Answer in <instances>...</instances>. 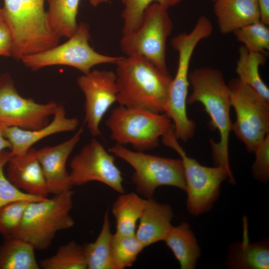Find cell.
<instances>
[{"label": "cell", "instance_id": "cell-27", "mask_svg": "<svg viewBox=\"0 0 269 269\" xmlns=\"http://www.w3.org/2000/svg\"><path fill=\"white\" fill-rule=\"evenodd\" d=\"M43 269H87L83 246L74 241L62 245L53 256L41 260Z\"/></svg>", "mask_w": 269, "mask_h": 269}, {"label": "cell", "instance_id": "cell-22", "mask_svg": "<svg viewBox=\"0 0 269 269\" xmlns=\"http://www.w3.org/2000/svg\"><path fill=\"white\" fill-rule=\"evenodd\" d=\"M108 210L105 212L100 233L95 242L83 245L88 269H122L112 256L111 230Z\"/></svg>", "mask_w": 269, "mask_h": 269}, {"label": "cell", "instance_id": "cell-11", "mask_svg": "<svg viewBox=\"0 0 269 269\" xmlns=\"http://www.w3.org/2000/svg\"><path fill=\"white\" fill-rule=\"evenodd\" d=\"M89 27L80 22L77 31L63 44L48 50L23 57L24 65L33 71L52 65H65L77 69L86 74L95 65L116 64L123 57L102 54L95 51L89 45Z\"/></svg>", "mask_w": 269, "mask_h": 269}, {"label": "cell", "instance_id": "cell-29", "mask_svg": "<svg viewBox=\"0 0 269 269\" xmlns=\"http://www.w3.org/2000/svg\"><path fill=\"white\" fill-rule=\"evenodd\" d=\"M260 20L233 31L238 41L250 52H260L265 55L269 50V28Z\"/></svg>", "mask_w": 269, "mask_h": 269}, {"label": "cell", "instance_id": "cell-6", "mask_svg": "<svg viewBox=\"0 0 269 269\" xmlns=\"http://www.w3.org/2000/svg\"><path fill=\"white\" fill-rule=\"evenodd\" d=\"M163 143L176 151L181 157L184 172L188 212L198 216L208 212L218 199L222 183L227 178L231 184L235 181L233 174L224 167L202 165L188 156L176 137L174 128L161 137Z\"/></svg>", "mask_w": 269, "mask_h": 269}, {"label": "cell", "instance_id": "cell-13", "mask_svg": "<svg viewBox=\"0 0 269 269\" xmlns=\"http://www.w3.org/2000/svg\"><path fill=\"white\" fill-rule=\"evenodd\" d=\"M70 168L73 186L96 181L120 194L125 193L122 173L115 164L114 157L96 139H92L73 157Z\"/></svg>", "mask_w": 269, "mask_h": 269}, {"label": "cell", "instance_id": "cell-24", "mask_svg": "<svg viewBox=\"0 0 269 269\" xmlns=\"http://www.w3.org/2000/svg\"><path fill=\"white\" fill-rule=\"evenodd\" d=\"M146 202L134 192L122 193L115 201L112 212L116 221V233L124 235L135 234L136 226Z\"/></svg>", "mask_w": 269, "mask_h": 269}, {"label": "cell", "instance_id": "cell-35", "mask_svg": "<svg viewBox=\"0 0 269 269\" xmlns=\"http://www.w3.org/2000/svg\"><path fill=\"white\" fill-rule=\"evenodd\" d=\"M260 12V21L269 25V0H257Z\"/></svg>", "mask_w": 269, "mask_h": 269}, {"label": "cell", "instance_id": "cell-32", "mask_svg": "<svg viewBox=\"0 0 269 269\" xmlns=\"http://www.w3.org/2000/svg\"><path fill=\"white\" fill-rule=\"evenodd\" d=\"M11 156L10 151L4 149L0 152V208L7 203L16 200L38 201L46 198L25 193L9 181L4 174V167Z\"/></svg>", "mask_w": 269, "mask_h": 269}, {"label": "cell", "instance_id": "cell-33", "mask_svg": "<svg viewBox=\"0 0 269 269\" xmlns=\"http://www.w3.org/2000/svg\"><path fill=\"white\" fill-rule=\"evenodd\" d=\"M255 160L252 167L255 179L261 183H267L269 179V134L256 148Z\"/></svg>", "mask_w": 269, "mask_h": 269}, {"label": "cell", "instance_id": "cell-16", "mask_svg": "<svg viewBox=\"0 0 269 269\" xmlns=\"http://www.w3.org/2000/svg\"><path fill=\"white\" fill-rule=\"evenodd\" d=\"M36 151L37 149L31 147L23 155L11 156L7 163L6 177L24 192L47 197L49 194L47 184Z\"/></svg>", "mask_w": 269, "mask_h": 269}, {"label": "cell", "instance_id": "cell-17", "mask_svg": "<svg viewBox=\"0 0 269 269\" xmlns=\"http://www.w3.org/2000/svg\"><path fill=\"white\" fill-rule=\"evenodd\" d=\"M53 116L50 123L37 130H25L16 127L3 129V135L10 143L11 156L23 155L44 137L56 133L74 131L79 124L77 118L66 117L65 109L62 105H58Z\"/></svg>", "mask_w": 269, "mask_h": 269}, {"label": "cell", "instance_id": "cell-7", "mask_svg": "<svg viewBox=\"0 0 269 269\" xmlns=\"http://www.w3.org/2000/svg\"><path fill=\"white\" fill-rule=\"evenodd\" d=\"M172 122L164 113L119 105L106 124L116 144H130L136 151L143 152L159 145V138L174 128Z\"/></svg>", "mask_w": 269, "mask_h": 269}, {"label": "cell", "instance_id": "cell-8", "mask_svg": "<svg viewBox=\"0 0 269 269\" xmlns=\"http://www.w3.org/2000/svg\"><path fill=\"white\" fill-rule=\"evenodd\" d=\"M173 28L168 8L153 2L144 10L139 26L123 34L120 41L121 51L126 56H143L161 72L170 75L166 63V49Z\"/></svg>", "mask_w": 269, "mask_h": 269}, {"label": "cell", "instance_id": "cell-36", "mask_svg": "<svg viewBox=\"0 0 269 269\" xmlns=\"http://www.w3.org/2000/svg\"><path fill=\"white\" fill-rule=\"evenodd\" d=\"M3 129L0 127V152L6 148H10L11 147L10 142L3 135Z\"/></svg>", "mask_w": 269, "mask_h": 269}, {"label": "cell", "instance_id": "cell-18", "mask_svg": "<svg viewBox=\"0 0 269 269\" xmlns=\"http://www.w3.org/2000/svg\"><path fill=\"white\" fill-rule=\"evenodd\" d=\"M173 217L170 205L159 203L153 197L146 199L135 235L145 247L164 241L172 227Z\"/></svg>", "mask_w": 269, "mask_h": 269}, {"label": "cell", "instance_id": "cell-38", "mask_svg": "<svg viewBox=\"0 0 269 269\" xmlns=\"http://www.w3.org/2000/svg\"><path fill=\"white\" fill-rule=\"evenodd\" d=\"M4 19V16H3V13L2 10V8H1L0 6V20Z\"/></svg>", "mask_w": 269, "mask_h": 269}, {"label": "cell", "instance_id": "cell-26", "mask_svg": "<svg viewBox=\"0 0 269 269\" xmlns=\"http://www.w3.org/2000/svg\"><path fill=\"white\" fill-rule=\"evenodd\" d=\"M267 61L266 55L260 52H250L243 45L239 49L236 68L238 79L250 86L269 101V89L259 74V67Z\"/></svg>", "mask_w": 269, "mask_h": 269}, {"label": "cell", "instance_id": "cell-3", "mask_svg": "<svg viewBox=\"0 0 269 269\" xmlns=\"http://www.w3.org/2000/svg\"><path fill=\"white\" fill-rule=\"evenodd\" d=\"M213 31L210 19L201 15L189 33H180L171 40L172 47L178 53V64L170 84L164 114L173 122L176 137L183 141L193 137L196 129L194 122L188 118L186 112L190 61L197 45L209 37Z\"/></svg>", "mask_w": 269, "mask_h": 269}, {"label": "cell", "instance_id": "cell-12", "mask_svg": "<svg viewBox=\"0 0 269 269\" xmlns=\"http://www.w3.org/2000/svg\"><path fill=\"white\" fill-rule=\"evenodd\" d=\"M59 104H39L18 93L10 74L0 75V127L34 131L46 126Z\"/></svg>", "mask_w": 269, "mask_h": 269}, {"label": "cell", "instance_id": "cell-25", "mask_svg": "<svg viewBox=\"0 0 269 269\" xmlns=\"http://www.w3.org/2000/svg\"><path fill=\"white\" fill-rule=\"evenodd\" d=\"M0 245V269H39L35 248L21 239L10 237Z\"/></svg>", "mask_w": 269, "mask_h": 269}, {"label": "cell", "instance_id": "cell-10", "mask_svg": "<svg viewBox=\"0 0 269 269\" xmlns=\"http://www.w3.org/2000/svg\"><path fill=\"white\" fill-rule=\"evenodd\" d=\"M228 85L231 105L236 114L232 131L248 152H254L269 134V101L238 78Z\"/></svg>", "mask_w": 269, "mask_h": 269}, {"label": "cell", "instance_id": "cell-23", "mask_svg": "<svg viewBox=\"0 0 269 269\" xmlns=\"http://www.w3.org/2000/svg\"><path fill=\"white\" fill-rule=\"evenodd\" d=\"M80 0H48L47 21L52 32L59 38H70L77 30V15Z\"/></svg>", "mask_w": 269, "mask_h": 269}, {"label": "cell", "instance_id": "cell-5", "mask_svg": "<svg viewBox=\"0 0 269 269\" xmlns=\"http://www.w3.org/2000/svg\"><path fill=\"white\" fill-rule=\"evenodd\" d=\"M73 195L70 189L50 198L30 202L19 227L11 237L27 242L36 250L48 249L58 232L75 225L70 214Z\"/></svg>", "mask_w": 269, "mask_h": 269}, {"label": "cell", "instance_id": "cell-37", "mask_svg": "<svg viewBox=\"0 0 269 269\" xmlns=\"http://www.w3.org/2000/svg\"><path fill=\"white\" fill-rule=\"evenodd\" d=\"M93 6H97L102 3H108L111 0H88Z\"/></svg>", "mask_w": 269, "mask_h": 269}, {"label": "cell", "instance_id": "cell-4", "mask_svg": "<svg viewBox=\"0 0 269 269\" xmlns=\"http://www.w3.org/2000/svg\"><path fill=\"white\" fill-rule=\"evenodd\" d=\"M44 3V0H4L3 16L12 33L14 59L58 44L60 38L50 29Z\"/></svg>", "mask_w": 269, "mask_h": 269}, {"label": "cell", "instance_id": "cell-31", "mask_svg": "<svg viewBox=\"0 0 269 269\" xmlns=\"http://www.w3.org/2000/svg\"><path fill=\"white\" fill-rule=\"evenodd\" d=\"M30 202L32 201L16 200L0 208V234L5 238L11 237L17 230Z\"/></svg>", "mask_w": 269, "mask_h": 269}, {"label": "cell", "instance_id": "cell-2", "mask_svg": "<svg viewBox=\"0 0 269 269\" xmlns=\"http://www.w3.org/2000/svg\"><path fill=\"white\" fill-rule=\"evenodd\" d=\"M189 83L192 92L187 98V104L201 103L211 119V126L218 131L219 142L210 139L215 165L226 168L232 174L229 159V137L232 123L230 117L231 107L230 90L223 73L210 67H201L188 73Z\"/></svg>", "mask_w": 269, "mask_h": 269}, {"label": "cell", "instance_id": "cell-15", "mask_svg": "<svg viewBox=\"0 0 269 269\" xmlns=\"http://www.w3.org/2000/svg\"><path fill=\"white\" fill-rule=\"evenodd\" d=\"M83 131V128H80L67 140L37 150V157L45 176L49 194L55 195L72 189L73 186L66 169V163Z\"/></svg>", "mask_w": 269, "mask_h": 269}, {"label": "cell", "instance_id": "cell-9", "mask_svg": "<svg viewBox=\"0 0 269 269\" xmlns=\"http://www.w3.org/2000/svg\"><path fill=\"white\" fill-rule=\"evenodd\" d=\"M110 151L134 169L132 181L138 193L146 199L153 197L156 189L171 186L185 191L184 168L181 159H173L132 151L116 144Z\"/></svg>", "mask_w": 269, "mask_h": 269}, {"label": "cell", "instance_id": "cell-28", "mask_svg": "<svg viewBox=\"0 0 269 269\" xmlns=\"http://www.w3.org/2000/svg\"><path fill=\"white\" fill-rule=\"evenodd\" d=\"M144 248L135 235H124L115 233L112 235L111 253L122 269L132 267Z\"/></svg>", "mask_w": 269, "mask_h": 269}, {"label": "cell", "instance_id": "cell-1", "mask_svg": "<svg viewBox=\"0 0 269 269\" xmlns=\"http://www.w3.org/2000/svg\"><path fill=\"white\" fill-rule=\"evenodd\" d=\"M116 65L119 105L164 113L171 75L141 56L123 57Z\"/></svg>", "mask_w": 269, "mask_h": 269}, {"label": "cell", "instance_id": "cell-30", "mask_svg": "<svg viewBox=\"0 0 269 269\" xmlns=\"http://www.w3.org/2000/svg\"><path fill=\"white\" fill-rule=\"evenodd\" d=\"M124 5L121 16L123 20V34L134 31L139 25L143 12L151 3L158 2L168 9L182 0H121Z\"/></svg>", "mask_w": 269, "mask_h": 269}, {"label": "cell", "instance_id": "cell-39", "mask_svg": "<svg viewBox=\"0 0 269 269\" xmlns=\"http://www.w3.org/2000/svg\"><path fill=\"white\" fill-rule=\"evenodd\" d=\"M213 3L217 1V0H211Z\"/></svg>", "mask_w": 269, "mask_h": 269}, {"label": "cell", "instance_id": "cell-34", "mask_svg": "<svg viewBox=\"0 0 269 269\" xmlns=\"http://www.w3.org/2000/svg\"><path fill=\"white\" fill-rule=\"evenodd\" d=\"M12 35L10 29L4 19L0 20V56H12Z\"/></svg>", "mask_w": 269, "mask_h": 269}, {"label": "cell", "instance_id": "cell-19", "mask_svg": "<svg viewBox=\"0 0 269 269\" xmlns=\"http://www.w3.org/2000/svg\"><path fill=\"white\" fill-rule=\"evenodd\" d=\"M214 12L220 32L223 34L260 20L257 0H217Z\"/></svg>", "mask_w": 269, "mask_h": 269}, {"label": "cell", "instance_id": "cell-20", "mask_svg": "<svg viewBox=\"0 0 269 269\" xmlns=\"http://www.w3.org/2000/svg\"><path fill=\"white\" fill-rule=\"evenodd\" d=\"M227 264L228 267L234 269H268V242L266 240L250 243L246 232L242 242L231 245Z\"/></svg>", "mask_w": 269, "mask_h": 269}, {"label": "cell", "instance_id": "cell-21", "mask_svg": "<svg viewBox=\"0 0 269 269\" xmlns=\"http://www.w3.org/2000/svg\"><path fill=\"white\" fill-rule=\"evenodd\" d=\"M164 241L173 253L181 269L196 268L201 251L188 223L184 222L177 226H172Z\"/></svg>", "mask_w": 269, "mask_h": 269}, {"label": "cell", "instance_id": "cell-14", "mask_svg": "<svg viewBox=\"0 0 269 269\" xmlns=\"http://www.w3.org/2000/svg\"><path fill=\"white\" fill-rule=\"evenodd\" d=\"M84 94L85 122L91 135L101 134L100 124L106 112L116 102L118 93L116 73L94 69L77 78Z\"/></svg>", "mask_w": 269, "mask_h": 269}]
</instances>
